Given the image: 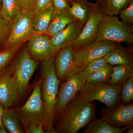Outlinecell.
<instances>
[{
	"mask_svg": "<svg viewBox=\"0 0 133 133\" xmlns=\"http://www.w3.org/2000/svg\"><path fill=\"white\" fill-rule=\"evenodd\" d=\"M1 0H0V10H1Z\"/></svg>",
	"mask_w": 133,
	"mask_h": 133,
	"instance_id": "39",
	"label": "cell"
},
{
	"mask_svg": "<svg viewBox=\"0 0 133 133\" xmlns=\"http://www.w3.org/2000/svg\"><path fill=\"white\" fill-rule=\"evenodd\" d=\"M8 133L7 129H6L5 126L2 124L0 127V133Z\"/></svg>",
	"mask_w": 133,
	"mask_h": 133,
	"instance_id": "36",
	"label": "cell"
},
{
	"mask_svg": "<svg viewBox=\"0 0 133 133\" xmlns=\"http://www.w3.org/2000/svg\"><path fill=\"white\" fill-rule=\"evenodd\" d=\"M104 57L107 63L112 66L133 64L132 50L123 48L120 44V43Z\"/></svg>",
	"mask_w": 133,
	"mask_h": 133,
	"instance_id": "17",
	"label": "cell"
},
{
	"mask_svg": "<svg viewBox=\"0 0 133 133\" xmlns=\"http://www.w3.org/2000/svg\"><path fill=\"white\" fill-rule=\"evenodd\" d=\"M21 46L6 48L0 51V74L9 66Z\"/></svg>",
	"mask_w": 133,
	"mask_h": 133,
	"instance_id": "26",
	"label": "cell"
},
{
	"mask_svg": "<svg viewBox=\"0 0 133 133\" xmlns=\"http://www.w3.org/2000/svg\"><path fill=\"white\" fill-rule=\"evenodd\" d=\"M26 48L32 59L41 62L54 58L60 50L54 46L49 37L43 35L33 36L28 41Z\"/></svg>",
	"mask_w": 133,
	"mask_h": 133,
	"instance_id": "11",
	"label": "cell"
},
{
	"mask_svg": "<svg viewBox=\"0 0 133 133\" xmlns=\"http://www.w3.org/2000/svg\"><path fill=\"white\" fill-rule=\"evenodd\" d=\"M112 66L107 63L102 69L88 76L85 85L94 86L109 84L112 72Z\"/></svg>",
	"mask_w": 133,
	"mask_h": 133,
	"instance_id": "21",
	"label": "cell"
},
{
	"mask_svg": "<svg viewBox=\"0 0 133 133\" xmlns=\"http://www.w3.org/2000/svg\"><path fill=\"white\" fill-rule=\"evenodd\" d=\"M68 1H69V3H70V5L71 6V5L72 3V2H73L74 0H68Z\"/></svg>",
	"mask_w": 133,
	"mask_h": 133,
	"instance_id": "38",
	"label": "cell"
},
{
	"mask_svg": "<svg viewBox=\"0 0 133 133\" xmlns=\"http://www.w3.org/2000/svg\"><path fill=\"white\" fill-rule=\"evenodd\" d=\"M36 0H19L23 12L32 13Z\"/></svg>",
	"mask_w": 133,
	"mask_h": 133,
	"instance_id": "33",
	"label": "cell"
},
{
	"mask_svg": "<svg viewBox=\"0 0 133 133\" xmlns=\"http://www.w3.org/2000/svg\"><path fill=\"white\" fill-rule=\"evenodd\" d=\"M51 4V0H36L32 14H36Z\"/></svg>",
	"mask_w": 133,
	"mask_h": 133,
	"instance_id": "32",
	"label": "cell"
},
{
	"mask_svg": "<svg viewBox=\"0 0 133 133\" xmlns=\"http://www.w3.org/2000/svg\"><path fill=\"white\" fill-rule=\"evenodd\" d=\"M121 87V85L109 84L94 86L84 85L78 92L88 101H99L106 105L107 107L112 108L122 103Z\"/></svg>",
	"mask_w": 133,
	"mask_h": 133,
	"instance_id": "8",
	"label": "cell"
},
{
	"mask_svg": "<svg viewBox=\"0 0 133 133\" xmlns=\"http://www.w3.org/2000/svg\"><path fill=\"white\" fill-rule=\"evenodd\" d=\"M101 118L116 128L132 125L133 103H122L115 107L104 108Z\"/></svg>",
	"mask_w": 133,
	"mask_h": 133,
	"instance_id": "13",
	"label": "cell"
},
{
	"mask_svg": "<svg viewBox=\"0 0 133 133\" xmlns=\"http://www.w3.org/2000/svg\"><path fill=\"white\" fill-rule=\"evenodd\" d=\"M121 97L122 103H130L133 99V77L122 83L121 89Z\"/></svg>",
	"mask_w": 133,
	"mask_h": 133,
	"instance_id": "28",
	"label": "cell"
},
{
	"mask_svg": "<svg viewBox=\"0 0 133 133\" xmlns=\"http://www.w3.org/2000/svg\"><path fill=\"white\" fill-rule=\"evenodd\" d=\"M41 63V93L45 108L43 128L45 133H56L54 128L55 105L60 83L56 74L54 58Z\"/></svg>",
	"mask_w": 133,
	"mask_h": 133,
	"instance_id": "2",
	"label": "cell"
},
{
	"mask_svg": "<svg viewBox=\"0 0 133 133\" xmlns=\"http://www.w3.org/2000/svg\"><path fill=\"white\" fill-rule=\"evenodd\" d=\"M13 21L0 15V51L3 49L12 31Z\"/></svg>",
	"mask_w": 133,
	"mask_h": 133,
	"instance_id": "27",
	"label": "cell"
},
{
	"mask_svg": "<svg viewBox=\"0 0 133 133\" xmlns=\"http://www.w3.org/2000/svg\"><path fill=\"white\" fill-rule=\"evenodd\" d=\"M92 4L87 0H74L69 11L76 20L85 24L89 17Z\"/></svg>",
	"mask_w": 133,
	"mask_h": 133,
	"instance_id": "20",
	"label": "cell"
},
{
	"mask_svg": "<svg viewBox=\"0 0 133 133\" xmlns=\"http://www.w3.org/2000/svg\"><path fill=\"white\" fill-rule=\"evenodd\" d=\"M126 133H133V124L131 125L129 127L128 129L126 131Z\"/></svg>",
	"mask_w": 133,
	"mask_h": 133,
	"instance_id": "37",
	"label": "cell"
},
{
	"mask_svg": "<svg viewBox=\"0 0 133 133\" xmlns=\"http://www.w3.org/2000/svg\"><path fill=\"white\" fill-rule=\"evenodd\" d=\"M38 63L30 57L26 46L9 66L16 83L18 97H22L26 92Z\"/></svg>",
	"mask_w": 133,
	"mask_h": 133,
	"instance_id": "5",
	"label": "cell"
},
{
	"mask_svg": "<svg viewBox=\"0 0 133 133\" xmlns=\"http://www.w3.org/2000/svg\"><path fill=\"white\" fill-rule=\"evenodd\" d=\"M51 4L57 11L69 10L70 7L68 0H51Z\"/></svg>",
	"mask_w": 133,
	"mask_h": 133,
	"instance_id": "31",
	"label": "cell"
},
{
	"mask_svg": "<svg viewBox=\"0 0 133 133\" xmlns=\"http://www.w3.org/2000/svg\"><path fill=\"white\" fill-rule=\"evenodd\" d=\"M22 12L19 0H1L0 15L3 18L13 21Z\"/></svg>",
	"mask_w": 133,
	"mask_h": 133,
	"instance_id": "23",
	"label": "cell"
},
{
	"mask_svg": "<svg viewBox=\"0 0 133 133\" xmlns=\"http://www.w3.org/2000/svg\"><path fill=\"white\" fill-rule=\"evenodd\" d=\"M76 20L69 10L61 11L55 10L45 35L51 38Z\"/></svg>",
	"mask_w": 133,
	"mask_h": 133,
	"instance_id": "16",
	"label": "cell"
},
{
	"mask_svg": "<svg viewBox=\"0 0 133 133\" xmlns=\"http://www.w3.org/2000/svg\"><path fill=\"white\" fill-rule=\"evenodd\" d=\"M118 43L108 40H103L75 50L79 67L81 69L91 61L104 57L114 49Z\"/></svg>",
	"mask_w": 133,
	"mask_h": 133,
	"instance_id": "12",
	"label": "cell"
},
{
	"mask_svg": "<svg viewBox=\"0 0 133 133\" xmlns=\"http://www.w3.org/2000/svg\"><path fill=\"white\" fill-rule=\"evenodd\" d=\"M120 17L122 22L125 24H131L133 23V1L127 7L119 12Z\"/></svg>",
	"mask_w": 133,
	"mask_h": 133,
	"instance_id": "30",
	"label": "cell"
},
{
	"mask_svg": "<svg viewBox=\"0 0 133 133\" xmlns=\"http://www.w3.org/2000/svg\"><path fill=\"white\" fill-rule=\"evenodd\" d=\"M84 25L76 20L50 38L51 42L55 47L59 50L71 45L80 35Z\"/></svg>",
	"mask_w": 133,
	"mask_h": 133,
	"instance_id": "15",
	"label": "cell"
},
{
	"mask_svg": "<svg viewBox=\"0 0 133 133\" xmlns=\"http://www.w3.org/2000/svg\"><path fill=\"white\" fill-rule=\"evenodd\" d=\"M56 74L60 83L68 79L79 70L76 52L71 45L61 49L54 58Z\"/></svg>",
	"mask_w": 133,
	"mask_h": 133,
	"instance_id": "10",
	"label": "cell"
},
{
	"mask_svg": "<svg viewBox=\"0 0 133 133\" xmlns=\"http://www.w3.org/2000/svg\"><path fill=\"white\" fill-rule=\"evenodd\" d=\"M96 108L79 92L68 103L54 128L57 133H76L95 118Z\"/></svg>",
	"mask_w": 133,
	"mask_h": 133,
	"instance_id": "1",
	"label": "cell"
},
{
	"mask_svg": "<svg viewBox=\"0 0 133 133\" xmlns=\"http://www.w3.org/2000/svg\"><path fill=\"white\" fill-rule=\"evenodd\" d=\"M26 133H45L43 126L42 125L31 124L26 129Z\"/></svg>",
	"mask_w": 133,
	"mask_h": 133,
	"instance_id": "34",
	"label": "cell"
},
{
	"mask_svg": "<svg viewBox=\"0 0 133 133\" xmlns=\"http://www.w3.org/2000/svg\"><path fill=\"white\" fill-rule=\"evenodd\" d=\"M129 126H125L123 128H116L109 125L102 119L92 120L87 125L83 133H122L126 132Z\"/></svg>",
	"mask_w": 133,
	"mask_h": 133,
	"instance_id": "19",
	"label": "cell"
},
{
	"mask_svg": "<svg viewBox=\"0 0 133 133\" xmlns=\"http://www.w3.org/2000/svg\"><path fill=\"white\" fill-rule=\"evenodd\" d=\"M104 57L94 59L88 63L81 70L88 77L91 74L102 69L107 64Z\"/></svg>",
	"mask_w": 133,
	"mask_h": 133,
	"instance_id": "29",
	"label": "cell"
},
{
	"mask_svg": "<svg viewBox=\"0 0 133 133\" xmlns=\"http://www.w3.org/2000/svg\"><path fill=\"white\" fill-rule=\"evenodd\" d=\"M14 111L25 129L31 124L43 126L45 108L42 97L41 79L34 87L33 92L26 103Z\"/></svg>",
	"mask_w": 133,
	"mask_h": 133,
	"instance_id": "3",
	"label": "cell"
},
{
	"mask_svg": "<svg viewBox=\"0 0 133 133\" xmlns=\"http://www.w3.org/2000/svg\"><path fill=\"white\" fill-rule=\"evenodd\" d=\"M111 80L109 84L122 85L126 80L133 77V64L117 65L112 66Z\"/></svg>",
	"mask_w": 133,
	"mask_h": 133,
	"instance_id": "22",
	"label": "cell"
},
{
	"mask_svg": "<svg viewBox=\"0 0 133 133\" xmlns=\"http://www.w3.org/2000/svg\"><path fill=\"white\" fill-rule=\"evenodd\" d=\"M14 110L10 108L4 109L2 115V123L10 133H23Z\"/></svg>",
	"mask_w": 133,
	"mask_h": 133,
	"instance_id": "24",
	"label": "cell"
},
{
	"mask_svg": "<svg viewBox=\"0 0 133 133\" xmlns=\"http://www.w3.org/2000/svg\"><path fill=\"white\" fill-rule=\"evenodd\" d=\"M33 16L32 13L22 12L13 20L12 31L3 49L16 46L22 47L35 35L32 25Z\"/></svg>",
	"mask_w": 133,
	"mask_h": 133,
	"instance_id": "9",
	"label": "cell"
},
{
	"mask_svg": "<svg viewBox=\"0 0 133 133\" xmlns=\"http://www.w3.org/2000/svg\"><path fill=\"white\" fill-rule=\"evenodd\" d=\"M55 8L51 4L36 14H33L32 25L35 35H43L48 29Z\"/></svg>",
	"mask_w": 133,
	"mask_h": 133,
	"instance_id": "18",
	"label": "cell"
},
{
	"mask_svg": "<svg viewBox=\"0 0 133 133\" xmlns=\"http://www.w3.org/2000/svg\"><path fill=\"white\" fill-rule=\"evenodd\" d=\"M103 40L132 44V28L120 22L116 16L105 15L100 22L95 42Z\"/></svg>",
	"mask_w": 133,
	"mask_h": 133,
	"instance_id": "4",
	"label": "cell"
},
{
	"mask_svg": "<svg viewBox=\"0 0 133 133\" xmlns=\"http://www.w3.org/2000/svg\"><path fill=\"white\" fill-rule=\"evenodd\" d=\"M87 76L80 70L59 84L55 105V118L62 114L68 103L85 85Z\"/></svg>",
	"mask_w": 133,
	"mask_h": 133,
	"instance_id": "7",
	"label": "cell"
},
{
	"mask_svg": "<svg viewBox=\"0 0 133 133\" xmlns=\"http://www.w3.org/2000/svg\"><path fill=\"white\" fill-rule=\"evenodd\" d=\"M106 15L103 0L93 3L89 17L79 36L72 43L75 51L85 48L95 42L99 23Z\"/></svg>",
	"mask_w": 133,
	"mask_h": 133,
	"instance_id": "6",
	"label": "cell"
},
{
	"mask_svg": "<svg viewBox=\"0 0 133 133\" xmlns=\"http://www.w3.org/2000/svg\"><path fill=\"white\" fill-rule=\"evenodd\" d=\"M132 0H103L106 15L116 16L128 6Z\"/></svg>",
	"mask_w": 133,
	"mask_h": 133,
	"instance_id": "25",
	"label": "cell"
},
{
	"mask_svg": "<svg viewBox=\"0 0 133 133\" xmlns=\"http://www.w3.org/2000/svg\"><path fill=\"white\" fill-rule=\"evenodd\" d=\"M4 108L3 107L2 105L0 103V127L2 125V115Z\"/></svg>",
	"mask_w": 133,
	"mask_h": 133,
	"instance_id": "35",
	"label": "cell"
},
{
	"mask_svg": "<svg viewBox=\"0 0 133 133\" xmlns=\"http://www.w3.org/2000/svg\"><path fill=\"white\" fill-rule=\"evenodd\" d=\"M18 97L17 87L8 67L0 74V103L4 109L12 107Z\"/></svg>",
	"mask_w": 133,
	"mask_h": 133,
	"instance_id": "14",
	"label": "cell"
}]
</instances>
